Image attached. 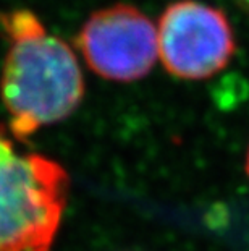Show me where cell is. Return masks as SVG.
Here are the masks:
<instances>
[{"mask_svg":"<svg viewBox=\"0 0 249 251\" xmlns=\"http://www.w3.org/2000/svg\"><path fill=\"white\" fill-rule=\"evenodd\" d=\"M0 34L8 44L0 96L10 131L24 140L78 109L84 96L83 73L71 47L50 34L31 10L0 13Z\"/></svg>","mask_w":249,"mask_h":251,"instance_id":"6da1fadb","label":"cell"},{"mask_svg":"<svg viewBox=\"0 0 249 251\" xmlns=\"http://www.w3.org/2000/svg\"><path fill=\"white\" fill-rule=\"evenodd\" d=\"M70 178L54 159L21 152L0 130V251H50Z\"/></svg>","mask_w":249,"mask_h":251,"instance_id":"7a4b0ae2","label":"cell"},{"mask_svg":"<svg viewBox=\"0 0 249 251\" xmlns=\"http://www.w3.org/2000/svg\"><path fill=\"white\" fill-rule=\"evenodd\" d=\"M157 52L173 76L204 79L228 65L235 54V34L219 8L196 0H178L158 20Z\"/></svg>","mask_w":249,"mask_h":251,"instance_id":"3957f363","label":"cell"},{"mask_svg":"<svg viewBox=\"0 0 249 251\" xmlns=\"http://www.w3.org/2000/svg\"><path fill=\"white\" fill-rule=\"evenodd\" d=\"M76 46L100 78L130 83L144 78L156 63L157 28L133 5L116 3L86 20Z\"/></svg>","mask_w":249,"mask_h":251,"instance_id":"277c9868","label":"cell"},{"mask_svg":"<svg viewBox=\"0 0 249 251\" xmlns=\"http://www.w3.org/2000/svg\"><path fill=\"white\" fill-rule=\"evenodd\" d=\"M236 2L240 3L245 10H249V0H236Z\"/></svg>","mask_w":249,"mask_h":251,"instance_id":"5b68a950","label":"cell"},{"mask_svg":"<svg viewBox=\"0 0 249 251\" xmlns=\"http://www.w3.org/2000/svg\"><path fill=\"white\" fill-rule=\"evenodd\" d=\"M246 172L249 175V149H248V156H246Z\"/></svg>","mask_w":249,"mask_h":251,"instance_id":"8992f818","label":"cell"}]
</instances>
